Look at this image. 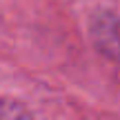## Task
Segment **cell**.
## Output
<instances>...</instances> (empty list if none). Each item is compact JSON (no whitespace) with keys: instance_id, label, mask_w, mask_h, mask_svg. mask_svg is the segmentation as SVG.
Returning <instances> with one entry per match:
<instances>
[{"instance_id":"1","label":"cell","mask_w":120,"mask_h":120,"mask_svg":"<svg viewBox=\"0 0 120 120\" xmlns=\"http://www.w3.org/2000/svg\"><path fill=\"white\" fill-rule=\"evenodd\" d=\"M0 120H31L25 107L11 100H0Z\"/></svg>"}]
</instances>
